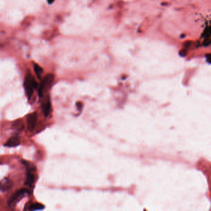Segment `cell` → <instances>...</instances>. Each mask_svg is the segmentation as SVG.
<instances>
[{"label": "cell", "mask_w": 211, "mask_h": 211, "mask_svg": "<svg viewBox=\"0 0 211 211\" xmlns=\"http://www.w3.org/2000/svg\"><path fill=\"white\" fill-rule=\"evenodd\" d=\"M95 15L89 9L77 10L68 17L61 26V31L65 35H77L88 30L93 24Z\"/></svg>", "instance_id": "6da1fadb"}, {"label": "cell", "mask_w": 211, "mask_h": 211, "mask_svg": "<svg viewBox=\"0 0 211 211\" xmlns=\"http://www.w3.org/2000/svg\"><path fill=\"white\" fill-rule=\"evenodd\" d=\"M132 48V45L120 42L113 45L112 51L113 54L117 58H132L130 50Z\"/></svg>", "instance_id": "7a4b0ae2"}, {"label": "cell", "mask_w": 211, "mask_h": 211, "mask_svg": "<svg viewBox=\"0 0 211 211\" xmlns=\"http://www.w3.org/2000/svg\"><path fill=\"white\" fill-rule=\"evenodd\" d=\"M23 87L27 97L30 99L33 95V89H37L38 87V85L32 76L30 74H28L25 77L23 81Z\"/></svg>", "instance_id": "3957f363"}, {"label": "cell", "mask_w": 211, "mask_h": 211, "mask_svg": "<svg viewBox=\"0 0 211 211\" xmlns=\"http://www.w3.org/2000/svg\"><path fill=\"white\" fill-rule=\"evenodd\" d=\"M53 80H54V76L52 74H48L44 77V79L42 80V81L41 82L38 87V94L39 97L41 98L43 97L44 92H45V90L49 89Z\"/></svg>", "instance_id": "277c9868"}, {"label": "cell", "mask_w": 211, "mask_h": 211, "mask_svg": "<svg viewBox=\"0 0 211 211\" xmlns=\"http://www.w3.org/2000/svg\"><path fill=\"white\" fill-rule=\"evenodd\" d=\"M29 190L27 188H22L16 191L12 195L11 198L8 200V205L13 206L17 203L25 194H28Z\"/></svg>", "instance_id": "5b68a950"}, {"label": "cell", "mask_w": 211, "mask_h": 211, "mask_svg": "<svg viewBox=\"0 0 211 211\" xmlns=\"http://www.w3.org/2000/svg\"><path fill=\"white\" fill-rule=\"evenodd\" d=\"M38 118V114L36 112H33L32 113L29 114L27 118V128L29 131L32 132L35 129V127Z\"/></svg>", "instance_id": "8992f818"}, {"label": "cell", "mask_w": 211, "mask_h": 211, "mask_svg": "<svg viewBox=\"0 0 211 211\" xmlns=\"http://www.w3.org/2000/svg\"><path fill=\"white\" fill-rule=\"evenodd\" d=\"M51 100H50L49 96H48L43 100L41 103V109L45 117H47L49 115L50 111H51Z\"/></svg>", "instance_id": "52a82bcc"}, {"label": "cell", "mask_w": 211, "mask_h": 211, "mask_svg": "<svg viewBox=\"0 0 211 211\" xmlns=\"http://www.w3.org/2000/svg\"><path fill=\"white\" fill-rule=\"evenodd\" d=\"M12 186V182L8 178H4L0 181V191L2 192H6L9 190Z\"/></svg>", "instance_id": "ba28073f"}, {"label": "cell", "mask_w": 211, "mask_h": 211, "mask_svg": "<svg viewBox=\"0 0 211 211\" xmlns=\"http://www.w3.org/2000/svg\"><path fill=\"white\" fill-rule=\"evenodd\" d=\"M20 138L17 136H14L11 137L10 139L7 140V141L4 144L5 147H13L18 146L20 144Z\"/></svg>", "instance_id": "9c48e42d"}, {"label": "cell", "mask_w": 211, "mask_h": 211, "mask_svg": "<svg viewBox=\"0 0 211 211\" xmlns=\"http://www.w3.org/2000/svg\"><path fill=\"white\" fill-rule=\"evenodd\" d=\"M33 172L27 171L26 174V180L25 182V185L28 187H32L35 182V175L33 174Z\"/></svg>", "instance_id": "30bf717a"}, {"label": "cell", "mask_w": 211, "mask_h": 211, "mask_svg": "<svg viewBox=\"0 0 211 211\" xmlns=\"http://www.w3.org/2000/svg\"><path fill=\"white\" fill-rule=\"evenodd\" d=\"M20 162L23 165L25 166L27 171H30V172H35L36 171V167L33 164H32L31 162H30L27 160H23V159L20 160Z\"/></svg>", "instance_id": "8fae6325"}, {"label": "cell", "mask_w": 211, "mask_h": 211, "mask_svg": "<svg viewBox=\"0 0 211 211\" xmlns=\"http://www.w3.org/2000/svg\"><path fill=\"white\" fill-rule=\"evenodd\" d=\"M44 206L39 204V203H34V204H32L29 206L28 209L30 211H35V210H41L43 209H44Z\"/></svg>", "instance_id": "7c38bea8"}, {"label": "cell", "mask_w": 211, "mask_h": 211, "mask_svg": "<svg viewBox=\"0 0 211 211\" xmlns=\"http://www.w3.org/2000/svg\"><path fill=\"white\" fill-rule=\"evenodd\" d=\"M33 68H34V71H35V73L36 74V75L37 76L38 78L40 79V77H41V75L42 74L43 72V69L38 64H35L33 66Z\"/></svg>", "instance_id": "4fadbf2b"}, {"label": "cell", "mask_w": 211, "mask_h": 211, "mask_svg": "<svg viewBox=\"0 0 211 211\" xmlns=\"http://www.w3.org/2000/svg\"><path fill=\"white\" fill-rule=\"evenodd\" d=\"M12 127H14L15 129H17V130H22L23 129L24 126L22 121L20 120H18L13 123Z\"/></svg>", "instance_id": "5bb4252c"}, {"label": "cell", "mask_w": 211, "mask_h": 211, "mask_svg": "<svg viewBox=\"0 0 211 211\" xmlns=\"http://www.w3.org/2000/svg\"><path fill=\"white\" fill-rule=\"evenodd\" d=\"M76 106L77 107V108L78 110H81L82 109V106H83V104L82 102H78L76 103Z\"/></svg>", "instance_id": "9a60e30c"}]
</instances>
